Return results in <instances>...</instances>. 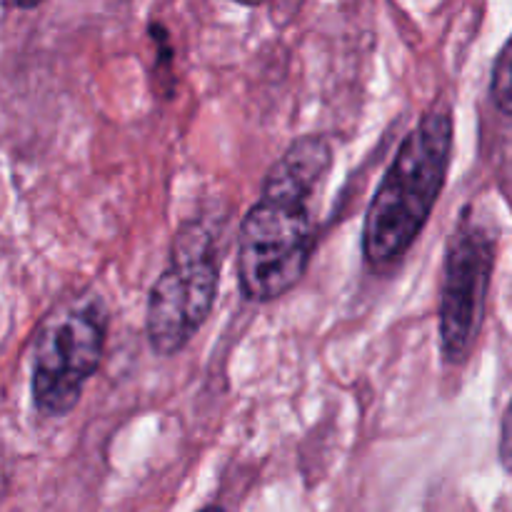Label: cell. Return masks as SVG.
I'll list each match as a JSON object with an SVG mask.
<instances>
[{
  "mask_svg": "<svg viewBox=\"0 0 512 512\" xmlns=\"http://www.w3.org/2000/svg\"><path fill=\"white\" fill-rule=\"evenodd\" d=\"M333 163V145L323 135H303L268 168L238 230L235 275L245 300L273 303L305 278L318 248V203Z\"/></svg>",
  "mask_w": 512,
  "mask_h": 512,
  "instance_id": "cell-1",
  "label": "cell"
},
{
  "mask_svg": "<svg viewBox=\"0 0 512 512\" xmlns=\"http://www.w3.org/2000/svg\"><path fill=\"white\" fill-rule=\"evenodd\" d=\"M453 108L438 100L408 130L365 210L363 258L380 273L408 255L428 225L450 173Z\"/></svg>",
  "mask_w": 512,
  "mask_h": 512,
  "instance_id": "cell-2",
  "label": "cell"
},
{
  "mask_svg": "<svg viewBox=\"0 0 512 512\" xmlns=\"http://www.w3.org/2000/svg\"><path fill=\"white\" fill-rule=\"evenodd\" d=\"M108 320V305L95 293L60 300L40 320L30 353L35 413L55 420L78 408L85 385L103 363Z\"/></svg>",
  "mask_w": 512,
  "mask_h": 512,
  "instance_id": "cell-3",
  "label": "cell"
},
{
  "mask_svg": "<svg viewBox=\"0 0 512 512\" xmlns=\"http://www.w3.org/2000/svg\"><path fill=\"white\" fill-rule=\"evenodd\" d=\"M218 238L208 220H185L170 243L168 268L158 275L145 305V335L158 358L190 345L218 300Z\"/></svg>",
  "mask_w": 512,
  "mask_h": 512,
  "instance_id": "cell-4",
  "label": "cell"
},
{
  "mask_svg": "<svg viewBox=\"0 0 512 512\" xmlns=\"http://www.w3.org/2000/svg\"><path fill=\"white\" fill-rule=\"evenodd\" d=\"M495 263L498 228L478 205H468L445 243L438 303L440 355L445 365H463L473 353L483 330Z\"/></svg>",
  "mask_w": 512,
  "mask_h": 512,
  "instance_id": "cell-5",
  "label": "cell"
},
{
  "mask_svg": "<svg viewBox=\"0 0 512 512\" xmlns=\"http://www.w3.org/2000/svg\"><path fill=\"white\" fill-rule=\"evenodd\" d=\"M490 98L500 113L512 118V33L495 55L493 73H490Z\"/></svg>",
  "mask_w": 512,
  "mask_h": 512,
  "instance_id": "cell-6",
  "label": "cell"
},
{
  "mask_svg": "<svg viewBox=\"0 0 512 512\" xmlns=\"http://www.w3.org/2000/svg\"><path fill=\"white\" fill-rule=\"evenodd\" d=\"M150 35H153L155 65H158V70H160V78H165L168 83H173V45H170L168 28L155 20V23H150Z\"/></svg>",
  "mask_w": 512,
  "mask_h": 512,
  "instance_id": "cell-7",
  "label": "cell"
},
{
  "mask_svg": "<svg viewBox=\"0 0 512 512\" xmlns=\"http://www.w3.org/2000/svg\"><path fill=\"white\" fill-rule=\"evenodd\" d=\"M498 460L505 473L512 475V398L500 420V440H498Z\"/></svg>",
  "mask_w": 512,
  "mask_h": 512,
  "instance_id": "cell-8",
  "label": "cell"
},
{
  "mask_svg": "<svg viewBox=\"0 0 512 512\" xmlns=\"http://www.w3.org/2000/svg\"><path fill=\"white\" fill-rule=\"evenodd\" d=\"M198 512H225V508H220V505H205V508Z\"/></svg>",
  "mask_w": 512,
  "mask_h": 512,
  "instance_id": "cell-9",
  "label": "cell"
}]
</instances>
